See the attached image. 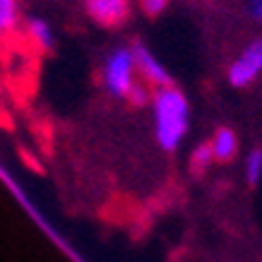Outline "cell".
<instances>
[{
    "mask_svg": "<svg viewBox=\"0 0 262 262\" xmlns=\"http://www.w3.org/2000/svg\"><path fill=\"white\" fill-rule=\"evenodd\" d=\"M151 111H154V137L164 151H176L190 123V106L178 87L168 84L151 92Z\"/></svg>",
    "mask_w": 262,
    "mask_h": 262,
    "instance_id": "6da1fadb",
    "label": "cell"
},
{
    "mask_svg": "<svg viewBox=\"0 0 262 262\" xmlns=\"http://www.w3.org/2000/svg\"><path fill=\"white\" fill-rule=\"evenodd\" d=\"M103 87L116 99H127V94L133 92L137 84V65L133 48H113L111 53L103 60L101 70Z\"/></svg>",
    "mask_w": 262,
    "mask_h": 262,
    "instance_id": "7a4b0ae2",
    "label": "cell"
},
{
    "mask_svg": "<svg viewBox=\"0 0 262 262\" xmlns=\"http://www.w3.org/2000/svg\"><path fill=\"white\" fill-rule=\"evenodd\" d=\"M260 75H262V36H257L233 58L226 77H229L231 87L243 89L248 84H253Z\"/></svg>",
    "mask_w": 262,
    "mask_h": 262,
    "instance_id": "3957f363",
    "label": "cell"
},
{
    "mask_svg": "<svg viewBox=\"0 0 262 262\" xmlns=\"http://www.w3.org/2000/svg\"><path fill=\"white\" fill-rule=\"evenodd\" d=\"M133 56H135L137 75L144 80V84H149L151 89H159V87H168V84H173V82H171V75L166 72V68L159 63V58L154 56L147 46L135 43V46H133Z\"/></svg>",
    "mask_w": 262,
    "mask_h": 262,
    "instance_id": "277c9868",
    "label": "cell"
},
{
    "mask_svg": "<svg viewBox=\"0 0 262 262\" xmlns=\"http://www.w3.org/2000/svg\"><path fill=\"white\" fill-rule=\"evenodd\" d=\"M87 12L101 27H120L130 17V0H84Z\"/></svg>",
    "mask_w": 262,
    "mask_h": 262,
    "instance_id": "5b68a950",
    "label": "cell"
},
{
    "mask_svg": "<svg viewBox=\"0 0 262 262\" xmlns=\"http://www.w3.org/2000/svg\"><path fill=\"white\" fill-rule=\"evenodd\" d=\"M209 144H212V151H214V161H219V164H229L238 151V137L231 127H219Z\"/></svg>",
    "mask_w": 262,
    "mask_h": 262,
    "instance_id": "8992f818",
    "label": "cell"
},
{
    "mask_svg": "<svg viewBox=\"0 0 262 262\" xmlns=\"http://www.w3.org/2000/svg\"><path fill=\"white\" fill-rule=\"evenodd\" d=\"M27 36L41 51H51L53 43H56V34L51 29V24L46 19H41V17H29L27 19Z\"/></svg>",
    "mask_w": 262,
    "mask_h": 262,
    "instance_id": "52a82bcc",
    "label": "cell"
},
{
    "mask_svg": "<svg viewBox=\"0 0 262 262\" xmlns=\"http://www.w3.org/2000/svg\"><path fill=\"white\" fill-rule=\"evenodd\" d=\"M17 24H19V8H17V0H0V36L15 34Z\"/></svg>",
    "mask_w": 262,
    "mask_h": 262,
    "instance_id": "ba28073f",
    "label": "cell"
},
{
    "mask_svg": "<svg viewBox=\"0 0 262 262\" xmlns=\"http://www.w3.org/2000/svg\"><path fill=\"white\" fill-rule=\"evenodd\" d=\"M214 161V151H212V144L209 142H200L190 154V171L192 173H202L212 166Z\"/></svg>",
    "mask_w": 262,
    "mask_h": 262,
    "instance_id": "9c48e42d",
    "label": "cell"
},
{
    "mask_svg": "<svg viewBox=\"0 0 262 262\" xmlns=\"http://www.w3.org/2000/svg\"><path fill=\"white\" fill-rule=\"evenodd\" d=\"M262 178V149H253L246 159V181L250 185H257Z\"/></svg>",
    "mask_w": 262,
    "mask_h": 262,
    "instance_id": "30bf717a",
    "label": "cell"
},
{
    "mask_svg": "<svg viewBox=\"0 0 262 262\" xmlns=\"http://www.w3.org/2000/svg\"><path fill=\"white\" fill-rule=\"evenodd\" d=\"M168 3L171 0H140V8H142V12L147 17H157L168 8Z\"/></svg>",
    "mask_w": 262,
    "mask_h": 262,
    "instance_id": "8fae6325",
    "label": "cell"
},
{
    "mask_svg": "<svg viewBox=\"0 0 262 262\" xmlns=\"http://www.w3.org/2000/svg\"><path fill=\"white\" fill-rule=\"evenodd\" d=\"M248 10H250L253 19L262 22V0H248Z\"/></svg>",
    "mask_w": 262,
    "mask_h": 262,
    "instance_id": "7c38bea8",
    "label": "cell"
}]
</instances>
